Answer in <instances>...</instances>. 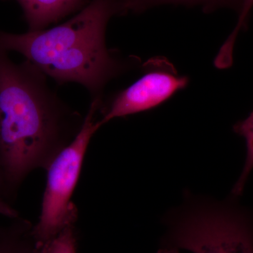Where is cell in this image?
<instances>
[{"instance_id":"cell-1","label":"cell","mask_w":253,"mask_h":253,"mask_svg":"<svg viewBox=\"0 0 253 253\" xmlns=\"http://www.w3.org/2000/svg\"><path fill=\"white\" fill-rule=\"evenodd\" d=\"M42 76L0 49V169L9 203L29 174L46 170L84 121L51 94Z\"/></svg>"},{"instance_id":"cell-2","label":"cell","mask_w":253,"mask_h":253,"mask_svg":"<svg viewBox=\"0 0 253 253\" xmlns=\"http://www.w3.org/2000/svg\"><path fill=\"white\" fill-rule=\"evenodd\" d=\"M122 0H92L66 22L23 34L0 32V49L22 54L43 75L76 83L96 94L122 66L106 44V26L124 13Z\"/></svg>"},{"instance_id":"cell-3","label":"cell","mask_w":253,"mask_h":253,"mask_svg":"<svg viewBox=\"0 0 253 253\" xmlns=\"http://www.w3.org/2000/svg\"><path fill=\"white\" fill-rule=\"evenodd\" d=\"M101 99L95 98L84 118L83 126L73 140L64 148L46 168V181L41 213L33 224L36 246L53 239L73 222H77L78 211L72 198L79 181L83 163L91 138L101 127L96 115Z\"/></svg>"},{"instance_id":"cell-4","label":"cell","mask_w":253,"mask_h":253,"mask_svg":"<svg viewBox=\"0 0 253 253\" xmlns=\"http://www.w3.org/2000/svg\"><path fill=\"white\" fill-rule=\"evenodd\" d=\"M167 243L168 249L193 253H253V228L236 209L201 211L173 226Z\"/></svg>"},{"instance_id":"cell-5","label":"cell","mask_w":253,"mask_h":253,"mask_svg":"<svg viewBox=\"0 0 253 253\" xmlns=\"http://www.w3.org/2000/svg\"><path fill=\"white\" fill-rule=\"evenodd\" d=\"M147 72L135 83L118 93L99 120L102 126L115 118L126 117L157 107L189 83L167 61L154 60L146 63Z\"/></svg>"},{"instance_id":"cell-6","label":"cell","mask_w":253,"mask_h":253,"mask_svg":"<svg viewBox=\"0 0 253 253\" xmlns=\"http://www.w3.org/2000/svg\"><path fill=\"white\" fill-rule=\"evenodd\" d=\"M21 5L30 31L44 29L73 12L86 0H16Z\"/></svg>"},{"instance_id":"cell-7","label":"cell","mask_w":253,"mask_h":253,"mask_svg":"<svg viewBox=\"0 0 253 253\" xmlns=\"http://www.w3.org/2000/svg\"><path fill=\"white\" fill-rule=\"evenodd\" d=\"M33 227L31 221L20 216L0 225V253H34Z\"/></svg>"},{"instance_id":"cell-8","label":"cell","mask_w":253,"mask_h":253,"mask_svg":"<svg viewBox=\"0 0 253 253\" xmlns=\"http://www.w3.org/2000/svg\"><path fill=\"white\" fill-rule=\"evenodd\" d=\"M165 4L201 5L205 11H213L217 8L228 6L240 11L241 0H124L126 11H141Z\"/></svg>"},{"instance_id":"cell-9","label":"cell","mask_w":253,"mask_h":253,"mask_svg":"<svg viewBox=\"0 0 253 253\" xmlns=\"http://www.w3.org/2000/svg\"><path fill=\"white\" fill-rule=\"evenodd\" d=\"M234 130L244 138L246 144V158L244 168L233 190V193L238 196L242 194L253 169V112L244 121L236 123Z\"/></svg>"},{"instance_id":"cell-10","label":"cell","mask_w":253,"mask_h":253,"mask_svg":"<svg viewBox=\"0 0 253 253\" xmlns=\"http://www.w3.org/2000/svg\"><path fill=\"white\" fill-rule=\"evenodd\" d=\"M77 222L66 226L61 232L47 242L36 246L34 253H77Z\"/></svg>"},{"instance_id":"cell-11","label":"cell","mask_w":253,"mask_h":253,"mask_svg":"<svg viewBox=\"0 0 253 253\" xmlns=\"http://www.w3.org/2000/svg\"><path fill=\"white\" fill-rule=\"evenodd\" d=\"M253 6V0H241L239 19L234 31L221 46L215 61L221 66H230L232 63V54L236 39L241 29L245 28L248 18Z\"/></svg>"},{"instance_id":"cell-12","label":"cell","mask_w":253,"mask_h":253,"mask_svg":"<svg viewBox=\"0 0 253 253\" xmlns=\"http://www.w3.org/2000/svg\"><path fill=\"white\" fill-rule=\"evenodd\" d=\"M0 214L4 217L9 218L10 219H14L20 216L19 212L11 206V204L1 196H0Z\"/></svg>"},{"instance_id":"cell-13","label":"cell","mask_w":253,"mask_h":253,"mask_svg":"<svg viewBox=\"0 0 253 253\" xmlns=\"http://www.w3.org/2000/svg\"><path fill=\"white\" fill-rule=\"evenodd\" d=\"M4 180H3L2 174H1V169H0V196L4 198Z\"/></svg>"},{"instance_id":"cell-14","label":"cell","mask_w":253,"mask_h":253,"mask_svg":"<svg viewBox=\"0 0 253 253\" xmlns=\"http://www.w3.org/2000/svg\"><path fill=\"white\" fill-rule=\"evenodd\" d=\"M179 253V252H173V253Z\"/></svg>"}]
</instances>
